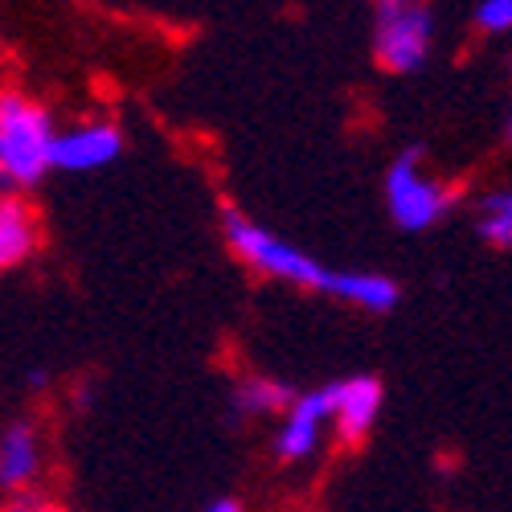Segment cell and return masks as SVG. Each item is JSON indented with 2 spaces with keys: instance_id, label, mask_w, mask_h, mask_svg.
<instances>
[{
  "instance_id": "ba28073f",
  "label": "cell",
  "mask_w": 512,
  "mask_h": 512,
  "mask_svg": "<svg viewBox=\"0 0 512 512\" xmlns=\"http://www.w3.org/2000/svg\"><path fill=\"white\" fill-rule=\"evenodd\" d=\"M46 476V435L33 418H13L0 426V492L9 500L33 496Z\"/></svg>"
},
{
  "instance_id": "7a4b0ae2",
  "label": "cell",
  "mask_w": 512,
  "mask_h": 512,
  "mask_svg": "<svg viewBox=\"0 0 512 512\" xmlns=\"http://www.w3.org/2000/svg\"><path fill=\"white\" fill-rule=\"evenodd\" d=\"M54 136L58 123L46 103L9 87L0 91V181L13 193H29L54 173Z\"/></svg>"
},
{
  "instance_id": "7c38bea8",
  "label": "cell",
  "mask_w": 512,
  "mask_h": 512,
  "mask_svg": "<svg viewBox=\"0 0 512 512\" xmlns=\"http://www.w3.org/2000/svg\"><path fill=\"white\" fill-rule=\"evenodd\" d=\"M472 21L480 37H504L512 29V0H476Z\"/></svg>"
},
{
  "instance_id": "30bf717a",
  "label": "cell",
  "mask_w": 512,
  "mask_h": 512,
  "mask_svg": "<svg viewBox=\"0 0 512 512\" xmlns=\"http://www.w3.org/2000/svg\"><path fill=\"white\" fill-rule=\"evenodd\" d=\"M300 394L283 377H271V373H246L234 381L230 390V414L242 418V422H259V418H279L291 398Z\"/></svg>"
},
{
  "instance_id": "3957f363",
  "label": "cell",
  "mask_w": 512,
  "mask_h": 512,
  "mask_svg": "<svg viewBox=\"0 0 512 512\" xmlns=\"http://www.w3.org/2000/svg\"><path fill=\"white\" fill-rule=\"evenodd\" d=\"M381 193H386V213L390 222L402 234H426L435 230L447 213L459 205L463 189L451 185L447 177H439L431 164H426V152L418 144L402 148L390 168H386V181H381Z\"/></svg>"
},
{
  "instance_id": "52a82bcc",
  "label": "cell",
  "mask_w": 512,
  "mask_h": 512,
  "mask_svg": "<svg viewBox=\"0 0 512 512\" xmlns=\"http://www.w3.org/2000/svg\"><path fill=\"white\" fill-rule=\"evenodd\" d=\"M127 140L111 119H78L70 127H58L54 136V173H99V168H111L123 156Z\"/></svg>"
},
{
  "instance_id": "9a60e30c",
  "label": "cell",
  "mask_w": 512,
  "mask_h": 512,
  "mask_svg": "<svg viewBox=\"0 0 512 512\" xmlns=\"http://www.w3.org/2000/svg\"><path fill=\"white\" fill-rule=\"evenodd\" d=\"M0 189H5V181H0Z\"/></svg>"
},
{
  "instance_id": "5bb4252c",
  "label": "cell",
  "mask_w": 512,
  "mask_h": 512,
  "mask_svg": "<svg viewBox=\"0 0 512 512\" xmlns=\"http://www.w3.org/2000/svg\"><path fill=\"white\" fill-rule=\"evenodd\" d=\"M201 512H246V504H242L238 496H213Z\"/></svg>"
},
{
  "instance_id": "8fae6325",
  "label": "cell",
  "mask_w": 512,
  "mask_h": 512,
  "mask_svg": "<svg viewBox=\"0 0 512 512\" xmlns=\"http://www.w3.org/2000/svg\"><path fill=\"white\" fill-rule=\"evenodd\" d=\"M472 222H476V234L484 246L508 250L512 246V189L508 185L484 189L472 205Z\"/></svg>"
},
{
  "instance_id": "4fadbf2b",
  "label": "cell",
  "mask_w": 512,
  "mask_h": 512,
  "mask_svg": "<svg viewBox=\"0 0 512 512\" xmlns=\"http://www.w3.org/2000/svg\"><path fill=\"white\" fill-rule=\"evenodd\" d=\"M0 512H70V508L50 496H17L9 504H0Z\"/></svg>"
},
{
  "instance_id": "5b68a950",
  "label": "cell",
  "mask_w": 512,
  "mask_h": 512,
  "mask_svg": "<svg viewBox=\"0 0 512 512\" xmlns=\"http://www.w3.org/2000/svg\"><path fill=\"white\" fill-rule=\"evenodd\" d=\"M328 398V431L340 447H361L373 426L381 418V406H386V386L373 373H353L340 377L332 386H324Z\"/></svg>"
},
{
  "instance_id": "6da1fadb",
  "label": "cell",
  "mask_w": 512,
  "mask_h": 512,
  "mask_svg": "<svg viewBox=\"0 0 512 512\" xmlns=\"http://www.w3.org/2000/svg\"><path fill=\"white\" fill-rule=\"evenodd\" d=\"M222 234L230 254L254 271L259 279L283 283V287H300L316 295H332L345 308H361L369 316H386L402 304V287L386 271H349V267H328L304 246H295L291 238L275 234L271 226L246 218L242 209L226 205L222 209Z\"/></svg>"
},
{
  "instance_id": "9c48e42d",
  "label": "cell",
  "mask_w": 512,
  "mask_h": 512,
  "mask_svg": "<svg viewBox=\"0 0 512 512\" xmlns=\"http://www.w3.org/2000/svg\"><path fill=\"white\" fill-rule=\"evenodd\" d=\"M41 250V213L25 193L0 189V275L21 271Z\"/></svg>"
},
{
  "instance_id": "277c9868",
  "label": "cell",
  "mask_w": 512,
  "mask_h": 512,
  "mask_svg": "<svg viewBox=\"0 0 512 512\" xmlns=\"http://www.w3.org/2000/svg\"><path fill=\"white\" fill-rule=\"evenodd\" d=\"M435 9L431 0L398 9H373V58L386 74H418L435 54Z\"/></svg>"
},
{
  "instance_id": "8992f818",
  "label": "cell",
  "mask_w": 512,
  "mask_h": 512,
  "mask_svg": "<svg viewBox=\"0 0 512 512\" xmlns=\"http://www.w3.org/2000/svg\"><path fill=\"white\" fill-rule=\"evenodd\" d=\"M324 439H328V398H324V386H320V390H308V394H295L291 406L275 418L271 455L283 467H300V463L320 455Z\"/></svg>"
}]
</instances>
